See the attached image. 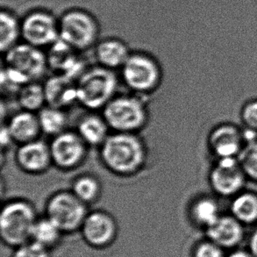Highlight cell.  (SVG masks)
<instances>
[{
    "mask_svg": "<svg viewBox=\"0 0 257 257\" xmlns=\"http://www.w3.org/2000/svg\"><path fill=\"white\" fill-rule=\"evenodd\" d=\"M76 131L88 146L97 149L111 134V129L104 116L102 113L98 114L97 111H89L83 115L77 121Z\"/></svg>",
    "mask_w": 257,
    "mask_h": 257,
    "instance_id": "18",
    "label": "cell"
},
{
    "mask_svg": "<svg viewBox=\"0 0 257 257\" xmlns=\"http://www.w3.org/2000/svg\"><path fill=\"white\" fill-rule=\"evenodd\" d=\"M48 105L67 111L77 103L76 79L60 74H52L43 83Z\"/></svg>",
    "mask_w": 257,
    "mask_h": 257,
    "instance_id": "14",
    "label": "cell"
},
{
    "mask_svg": "<svg viewBox=\"0 0 257 257\" xmlns=\"http://www.w3.org/2000/svg\"><path fill=\"white\" fill-rule=\"evenodd\" d=\"M251 254L257 257V230L251 237L250 240Z\"/></svg>",
    "mask_w": 257,
    "mask_h": 257,
    "instance_id": "33",
    "label": "cell"
},
{
    "mask_svg": "<svg viewBox=\"0 0 257 257\" xmlns=\"http://www.w3.org/2000/svg\"><path fill=\"white\" fill-rule=\"evenodd\" d=\"M63 233L56 224L46 216L42 219H37L33 230L32 240L49 248L59 241Z\"/></svg>",
    "mask_w": 257,
    "mask_h": 257,
    "instance_id": "25",
    "label": "cell"
},
{
    "mask_svg": "<svg viewBox=\"0 0 257 257\" xmlns=\"http://www.w3.org/2000/svg\"><path fill=\"white\" fill-rule=\"evenodd\" d=\"M53 166L60 171H70L81 167L88 157L90 147L76 130H69L53 137L49 143Z\"/></svg>",
    "mask_w": 257,
    "mask_h": 257,
    "instance_id": "9",
    "label": "cell"
},
{
    "mask_svg": "<svg viewBox=\"0 0 257 257\" xmlns=\"http://www.w3.org/2000/svg\"><path fill=\"white\" fill-rule=\"evenodd\" d=\"M14 158L21 171L33 176L46 173L53 166L49 143L40 139L19 145Z\"/></svg>",
    "mask_w": 257,
    "mask_h": 257,
    "instance_id": "13",
    "label": "cell"
},
{
    "mask_svg": "<svg viewBox=\"0 0 257 257\" xmlns=\"http://www.w3.org/2000/svg\"><path fill=\"white\" fill-rule=\"evenodd\" d=\"M148 148L139 134L112 132L99 147V159L110 173L117 177L136 176L148 161Z\"/></svg>",
    "mask_w": 257,
    "mask_h": 257,
    "instance_id": "1",
    "label": "cell"
},
{
    "mask_svg": "<svg viewBox=\"0 0 257 257\" xmlns=\"http://www.w3.org/2000/svg\"><path fill=\"white\" fill-rule=\"evenodd\" d=\"M119 70L122 81L130 91L144 97L157 91L164 79L159 58L143 50L132 51Z\"/></svg>",
    "mask_w": 257,
    "mask_h": 257,
    "instance_id": "4",
    "label": "cell"
},
{
    "mask_svg": "<svg viewBox=\"0 0 257 257\" xmlns=\"http://www.w3.org/2000/svg\"><path fill=\"white\" fill-rule=\"evenodd\" d=\"M14 140L11 136L10 133L7 129L6 124L2 125V130H1V144H2V150H8L12 144H14Z\"/></svg>",
    "mask_w": 257,
    "mask_h": 257,
    "instance_id": "32",
    "label": "cell"
},
{
    "mask_svg": "<svg viewBox=\"0 0 257 257\" xmlns=\"http://www.w3.org/2000/svg\"><path fill=\"white\" fill-rule=\"evenodd\" d=\"M82 233L88 243L96 247L111 244L118 233V225L114 217L104 210L88 212L81 227Z\"/></svg>",
    "mask_w": 257,
    "mask_h": 257,
    "instance_id": "12",
    "label": "cell"
},
{
    "mask_svg": "<svg viewBox=\"0 0 257 257\" xmlns=\"http://www.w3.org/2000/svg\"><path fill=\"white\" fill-rule=\"evenodd\" d=\"M240 163L244 171L257 180V143L249 145L241 154Z\"/></svg>",
    "mask_w": 257,
    "mask_h": 257,
    "instance_id": "28",
    "label": "cell"
},
{
    "mask_svg": "<svg viewBox=\"0 0 257 257\" xmlns=\"http://www.w3.org/2000/svg\"><path fill=\"white\" fill-rule=\"evenodd\" d=\"M70 190L87 205L97 203L103 193L99 178L90 173L81 174L75 177Z\"/></svg>",
    "mask_w": 257,
    "mask_h": 257,
    "instance_id": "21",
    "label": "cell"
},
{
    "mask_svg": "<svg viewBox=\"0 0 257 257\" xmlns=\"http://www.w3.org/2000/svg\"><path fill=\"white\" fill-rule=\"evenodd\" d=\"M242 118L250 128L257 130V101L247 104L243 110Z\"/></svg>",
    "mask_w": 257,
    "mask_h": 257,
    "instance_id": "31",
    "label": "cell"
},
{
    "mask_svg": "<svg viewBox=\"0 0 257 257\" xmlns=\"http://www.w3.org/2000/svg\"><path fill=\"white\" fill-rule=\"evenodd\" d=\"M210 145L213 152L220 158L233 157L240 150V134L232 126L219 127L210 137Z\"/></svg>",
    "mask_w": 257,
    "mask_h": 257,
    "instance_id": "20",
    "label": "cell"
},
{
    "mask_svg": "<svg viewBox=\"0 0 257 257\" xmlns=\"http://www.w3.org/2000/svg\"><path fill=\"white\" fill-rule=\"evenodd\" d=\"M92 56L96 64L109 70H120L132 50L125 42L117 38L100 40L94 47Z\"/></svg>",
    "mask_w": 257,
    "mask_h": 257,
    "instance_id": "16",
    "label": "cell"
},
{
    "mask_svg": "<svg viewBox=\"0 0 257 257\" xmlns=\"http://www.w3.org/2000/svg\"><path fill=\"white\" fill-rule=\"evenodd\" d=\"M21 42V20L9 11H0V50L2 55Z\"/></svg>",
    "mask_w": 257,
    "mask_h": 257,
    "instance_id": "22",
    "label": "cell"
},
{
    "mask_svg": "<svg viewBox=\"0 0 257 257\" xmlns=\"http://www.w3.org/2000/svg\"><path fill=\"white\" fill-rule=\"evenodd\" d=\"M22 42L47 49L59 39V21L52 14L35 11L21 20Z\"/></svg>",
    "mask_w": 257,
    "mask_h": 257,
    "instance_id": "10",
    "label": "cell"
},
{
    "mask_svg": "<svg viewBox=\"0 0 257 257\" xmlns=\"http://www.w3.org/2000/svg\"><path fill=\"white\" fill-rule=\"evenodd\" d=\"M195 257H225L222 247L210 241L200 244L195 251Z\"/></svg>",
    "mask_w": 257,
    "mask_h": 257,
    "instance_id": "30",
    "label": "cell"
},
{
    "mask_svg": "<svg viewBox=\"0 0 257 257\" xmlns=\"http://www.w3.org/2000/svg\"><path fill=\"white\" fill-rule=\"evenodd\" d=\"M232 212L240 222L252 223L257 220V198L252 194H242L233 201Z\"/></svg>",
    "mask_w": 257,
    "mask_h": 257,
    "instance_id": "26",
    "label": "cell"
},
{
    "mask_svg": "<svg viewBox=\"0 0 257 257\" xmlns=\"http://www.w3.org/2000/svg\"><path fill=\"white\" fill-rule=\"evenodd\" d=\"M101 113L114 133L139 134L150 121L147 97L134 92L117 94Z\"/></svg>",
    "mask_w": 257,
    "mask_h": 257,
    "instance_id": "2",
    "label": "cell"
},
{
    "mask_svg": "<svg viewBox=\"0 0 257 257\" xmlns=\"http://www.w3.org/2000/svg\"><path fill=\"white\" fill-rule=\"evenodd\" d=\"M16 99L21 110L38 112L47 105L44 85L39 81L27 83L18 91Z\"/></svg>",
    "mask_w": 257,
    "mask_h": 257,
    "instance_id": "24",
    "label": "cell"
},
{
    "mask_svg": "<svg viewBox=\"0 0 257 257\" xmlns=\"http://www.w3.org/2000/svg\"><path fill=\"white\" fill-rule=\"evenodd\" d=\"M37 115L43 135L53 138L68 129L69 119L65 110L47 104Z\"/></svg>",
    "mask_w": 257,
    "mask_h": 257,
    "instance_id": "23",
    "label": "cell"
},
{
    "mask_svg": "<svg viewBox=\"0 0 257 257\" xmlns=\"http://www.w3.org/2000/svg\"><path fill=\"white\" fill-rule=\"evenodd\" d=\"M35 205L25 198H12L6 202L0 213L2 240L10 246L19 247L32 240L37 221Z\"/></svg>",
    "mask_w": 257,
    "mask_h": 257,
    "instance_id": "5",
    "label": "cell"
},
{
    "mask_svg": "<svg viewBox=\"0 0 257 257\" xmlns=\"http://www.w3.org/2000/svg\"><path fill=\"white\" fill-rule=\"evenodd\" d=\"M6 125L18 146L40 139L42 134L37 112L33 111L21 110L15 112Z\"/></svg>",
    "mask_w": 257,
    "mask_h": 257,
    "instance_id": "17",
    "label": "cell"
},
{
    "mask_svg": "<svg viewBox=\"0 0 257 257\" xmlns=\"http://www.w3.org/2000/svg\"><path fill=\"white\" fill-rule=\"evenodd\" d=\"M76 83L77 104L87 111H102L118 94V77L115 70L98 64L87 67Z\"/></svg>",
    "mask_w": 257,
    "mask_h": 257,
    "instance_id": "3",
    "label": "cell"
},
{
    "mask_svg": "<svg viewBox=\"0 0 257 257\" xmlns=\"http://www.w3.org/2000/svg\"><path fill=\"white\" fill-rule=\"evenodd\" d=\"M191 214L196 222L206 228L219 218L218 206L208 198H202L195 202L191 206Z\"/></svg>",
    "mask_w": 257,
    "mask_h": 257,
    "instance_id": "27",
    "label": "cell"
},
{
    "mask_svg": "<svg viewBox=\"0 0 257 257\" xmlns=\"http://www.w3.org/2000/svg\"><path fill=\"white\" fill-rule=\"evenodd\" d=\"M243 183V172L233 157L221 158L211 173V184L219 194H233Z\"/></svg>",
    "mask_w": 257,
    "mask_h": 257,
    "instance_id": "15",
    "label": "cell"
},
{
    "mask_svg": "<svg viewBox=\"0 0 257 257\" xmlns=\"http://www.w3.org/2000/svg\"><path fill=\"white\" fill-rule=\"evenodd\" d=\"M228 257H254L252 254H249L245 251H235L230 254Z\"/></svg>",
    "mask_w": 257,
    "mask_h": 257,
    "instance_id": "34",
    "label": "cell"
},
{
    "mask_svg": "<svg viewBox=\"0 0 257 257\" xmlns=\"http://www.w3.org/2000/svg\"><path fill=\"white\" fill-rule=\"evenodd\" d=\"M99 37L97 22L86 12L70 11L59 20V38L79 52L92 51Z\"/></svg>",
    "mask_w": 257,
    "mask_h": 257,
    "instance_id": "8",
    "label": "cell"
},
{
    "mask_svg": "<svg viewBox=\"0 0 257 257\" xmlns=\"http://www.w3.org/2000/svg\"><path fill=\"white\" fill-rule=\"evenodd\" d=\"M3 56L4 67L22 84L42 79L49 70L45 51L27 42L18 43Z\"/></svg>",
    "mask_w": 257,
    "mask_h": 257,
    "instance_id": "6",
    "label": "cell"
},
{
    "mask_svg": "<svg viewBox=\"0 0 257 257\" xmlns=\"http://www.w3.org/2000/svg\"><path fill=\"white\" fill-rule=\"evenodd\" d=\"M46 49L49 70L53 74L64 75L77 80L88 67L83 57L84 53L77 51L62 39H58Z\"/></svg>",
    "mask_w": 257,
    "mask_h": 257,
    "instance_id": "11",
    "label": "cell"
},
{
    "mask_svg": "<svg viewBox=\"0 0 257 257\" xmlns=\"http://www.w3.org/2000/svg\"><path fill=\"white\" fill-rule=\"evenodd\" d=\"M207 235L211 241L221 247H233L240 243L243 230L239 220L230 217H219L207 227Z\"/></svg>",
    "mask_w": 257,
    "mask_h": 257,
    "instance_id": "19",
    "label": "cell"
},
{
    "mask_svg": "<svg viewBox=\"0 0 257 257\" xmlns=\"http://www.w3.org/2000/svg\"><path fill=\"white\" fill-rule=\"evenodd\" d=\"M14 257H49V254L48 247L31 240L19 246Z\"/></svg>",
    "mask_w": 257,
    "mask_h": 257,
    "instance_id": "29",
    "label": "cell"
},
{
    "mask_svg": "<svg viewBox=\"0 0 257 257\" xmlns=\"http://www.w3.org/2000/svg\"><path fill=\"white\" fill-rule=\"evenodd\" d=\"M46 216L63 233L81 229L88 214V205L81 201L70 190L54 192L47 199Z\"/></svg>",
    "mask_w": 257,
    "mask_h": 257,
    "instance_id": "7",
    "label": "cell"
}]
</instances>
